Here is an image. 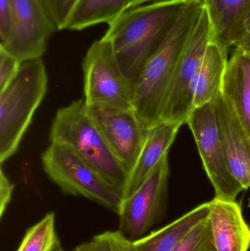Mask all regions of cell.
I'll list each match as a JSON object with an SVG mask.
<instances>
[{
	"instance_id": "ffe728a7",
	"label": "cell",
	"mask_w": 250,
	"mask_h": 251,
	"mask_svg": "<svg viewBox=\"0 0 250 251\" xmlns=\"http://www.w3.org/2000/svg\"><path fill=\"white\" fill-rule=\"evenodd\" d=\"M56 231L55 215L47 213L26 231L16 251H63Z\"/></svg>"
},
{
	"instance_id": "5bb4252c",
	"label": "cell",
	"mask_w": 250,
	"mask_h": 251,
	"mask_svg": "<svg viewBox=\"0 0 250 251\" xmlns=\"http://www.w3.org/2000/svg\"><path fill=\"white\" fill-rule=\"evenodd\" d=\"M182 125L175 122H162L150 128L146 141L129 176L123 192V200L136 191L151 175L174 142Z\"/></svg>"
},
{
	"instance_id": "1f68e13d",
	"label": "cell",
	"mask_w": 250,
	"mask_h": 251,
	"mask_svg": "<svg viewBox=\"0 0 250 251\" xmlns=\"http://www.w3.org/2000/svg\"><path fill=\"white\" fill-rule=\"evenodd\" d=\"M63 251H65L64 250H63Z\"/></svg>"
},
{
	"instance_id": "6da1fadb",
	"label": "cell",
	"mask_w": 250,
	"mask_h": 251,
	"mask_svg": "<svg viewBox=\"0 0 250 251\" xmlns=\"http://www.w3.org/2000/svg\"><path fill=\"white\" fill-rule=\"evenodd\" d=\"M191 0H159L129 9L109 24L110 41L125 76L134 84Z\"/></svg>"
},
{
	"instance_id": "30bf717a",
	"label": "cell",
	"mask_w": 250,
	"mask_h": 251,
	"mask_svg": "<svg viewBox=\"0 0 250 251\" xmlns=\"http://www.w3.org/2000/svg\"><path fill=\"white\" fill-rule=\"evenodd\" d=\"M13 26L7 44L0 46L22 63L41 59L48 40L58 31L44 0H11Z\"/></svg>"
},
{
	"instance_id": "ba28073f",
	"label": "cell",
	"mask_w": 250,
	"mask_h": 251,
	"mask_svg": "<svg viewBox=\"0 0 250 251\" xmlns=\"http://www.w3.org/2000/svg\"><path fill=\"white\" fill-rule=\"evenodd\" d=\"M211 39V23L204 8L179 59L161 122H175L182 125L186 123L193 110L194 84Z\"/></svg>"
},
{
	"instance_id": "9c48e42d",
	"label": "cell",
	"mask_w": 250,
	"mask_h": 251,
	"mask_svg": "<svg viewBox=\"0 0 250 251\" xmlns=\"http://www.w3.org/2000/svg\"><path fill=\"white\" fill-rule=\"evenodd\" d=\"M186 124L193 134L204 169L215 190V197L236 201L245 189L229 169L212 102L194 109Z\"/></svg>"
},
{
	"instance_id": "3957f363",
	"label": "cell",
	"mask_w": 250,
	"mask_h": 251,
	"mask_svg": "<svg viewBox=\"0 0 250 251\" xmlns=\"http://www.w3.org/2000/svg\"><path fill=\"white\" fill-rule=\"evenodd\" d=\"M51 143L70 146L112 184L124 192L129 174L90 114L85 100L57 110L50 128Z\"/></svg>"
},
{
	"instance_id": "cb8c5ba5",
	"label": "cell",
	"mask_w": 250,
	"mask_h": 251,
	"mask_svg": "<svg viewBox=\"0 0 250 251\" xmlns=\"http://www.w3.org/2000/svg\"><path fill=\"white\" fill-rule=\"evenodd\" d=\"M52 15L58 30L66 29L69 16L77 0H44Z\"/></svg>"
},
{
	"instance_id": "52a82bcc",
	"label": "cell",
	"mask_w": 250,
	"mask_h": 251,
	"mask_svg": "<svg viewBox=\"0 0 250 251\" xmlns=\"http://www.w3.org/2000/svg\"><path fill=\"white\" fill-rule=\"evenodd\" d=\"M170 174L168 154L157 165L142 185L123 200L118 213V231L134 242L146 235L165 215Z\"/></svg>"
},
{
	"instance_id": "277c9868",
	"label": "cell",
	"mask_w": 250,
	"mask_h": 251,
	"mask_svg": "<svg viewBox=\"0 0 250 251\" xmlns=\"http://www.w3.org/2000/svg\"><path fill=\"white\" fill-rule=\"evenodd\" d=\"M48 75L41 59L21 65L10 85L0 92V162L17 151L34 113L47 92Z\"/></svg>"
},
{
	"instance_id": "e0dca14e",
	"label": "cell",
	"mask_w": 250,
	"mask_h": 251,
	"mask_svg": "<svg viewBox=\"0 0 250 251\" xmlns=\"http://www.w3.org/2000/svg\"><path fill=\"white\" fill-rule=\"evenodd\" d=\"M222 94L250 137V57L235 50L228 60Z\"/></svg>"
},
{
	"instance_id": "603a6c76",
	"label": "cell",
	"mask_w": 250,
	"mask_h": 251,
	"mask_svg": "<svg viewBox=\"0 0 250 251\" xmlns=\"http://www.w3.org/2000/svg\"><path fill=\"white\" fill-rule=\"evenodd\" d=\"M22 63L16 57L0 48V92L16 77Z\"/></svg>"
},
{
	"instance_id": "83f0119b",
	"label": "cell",
	"mask_w": 250,
	"mask_h": 251,
	"mask_svg": "<svg viewBox=\"0 0 250 251\" xmlns=\"http://www.w3.org/2000/svg\"><path fill=\"white\" fill-rule=\"evenodd\" d=\"M157 1H159V0H130V1H129V5H128L127 10L133 8V7H138V6L143 5L145 3Z\"/></svg>"
},
{
	"instance_id": "4316f807",
	"label": "cell",
	"mask_w": 250,
	"mask_h": 251,
	"mask_svg": "<svg viewBox=\"0 0 250 251\" xmlns=\"http://www.w3.org/2000/svg\"><path fill=\"white\" fill-rule=\"evenodd\" d=\"M235 50L250 57V33H246L234 45Z\"/></svg>"
},
{
	"instance_id": "484cf974",
	"label": "cell",
	"mask_w": 250,
	"mask_h": 251,
	"mask_svg": "<svg viewBox=\"0 0 250 251\" xmlns=\"http://www.w3.org/2000/svg\"><path fill=\"white\" fill-rule=\"evenodd\" d=\"M14 185L3 171L2 167L0 170V216L3 218L7 206L10 204L13 195Z\"/></svg>"
},
{
	"instance_id": "9a60e30c",
	"label": "cell",
	"mask_w": 250,
	"mask_h": 251,
	"mask_svg": "<svg viewBox=\"0 0 250 251\" xmlns=\"http://www.w3.org/2000/svg\"><path fill=\"white\" fill-rule=\"evenodd\" d=\"M211 26V41L228 49L245 35L250 0H201Z\"/></svg>"
},
{
	"instance_id": "44dd1931",
	"label": "cell",
	"mask_w": 250,
	"mask_h": 251,
	"mask_svg": "<svg viewBox=\"0 0 250 251\" xmlns=\"http://www.w3.org/2000/svg\"><path fill=\"white\" fill-rule=\"evenodd\" d=\"M73 251H132V241L119 231H107L79 245Z\"/></svg>"
},
{
	"instance_id": "ac0fdd59",
	"label": "cell",
	"mask_w": 250,
	"mask_h": 251,
	"mask_svg": "<svg viewBox=\"0 0 250 251\" xmlns=\"http://www.w3.org/2000/svg\"><path fill=\"white\" fill-rule=\"evenodd\" d=\"M227 49L211 41L193 86L192 107L198 108L212 102L222 92L227 69Z\"/></svg>"
},
{
	"instance_id": "7a4b0ae2",
	"label": "cell",
	"mask_w": 250,
	"mask_h": 251,
	"mask_svg": "<svg viewBox=\"0 0 250 251\" xmlns=\"http://www.w3.org/2000/svg\"><path fill=\"white\" fill-rule=\"evenodd\" d=\"M201 0H191L133 84V110L148 128L161 123L181 55L203 12Z\"/></svg>"
},
{
	"instance_id": "7402d4cb",
	"label": "cell",
	"mask_w": 250,
	"mask_h": 251,
	"mask_svg": "<svg viewBox=\"0 0 250 251\" xmlns=\"http://www.w3.org/2000/svg\"><path fill=\"white\" fill-rule=\"evenodd\" d=\"M214 247L208 219L195 228L172 251H211Z\"/></svg>"
},
{
	"instance_id": "f546056e",
	"label": "cell",
	"mask_w": 250,
	"mask_h": 251,
	"mask_svg": "<svg viewBox=\"0 0 250 251\" xmlns=\"http://www.w3.org/2000/svg\"><path fill=\"white\" fill-rule=\"evenodd\" d=\"M248 206H249V207L250 208V198L249 199V202H248Z\"/></svg>"
},
{
	"instance_id": "f1b7e54d",
	"label": "cell",
	"mask_w": 250,
	"mask_h": 251,
	"mask_svg": "<svg viewBox=\"0 0 250 251\" xmlns=\"http://www.w3.org/2000/svg\"><path fill=\"white\" fill-rule=\"evenodd\" d=\"M245 34L250 33V11L247 16L246 20L245 22Z\"/></svg>"
},
{
	"instance_id": "d4e9b609",
	"label": "cell",
	"mask_w": 250,
	"mask_h": 251,
	"mask_svg": "<svg viewBox=\"0 0 250 251\" xmlns=\"http://www.w3.org/2000/svg\"><path fill=\"white\" fill-rule=\"evenodd\" d=\"M13 9L11 0H0V46L10 39L13 31Z\"/></svg>"
},
{
	"instance_id": "8992f818",
	"label": "cell",
	"mask_w": 250,
	"mask_h": 251,
	"mask_svg": "<svg viewBox=\"0 0 250 251\" xmlns=\"http://www.w3.org/2000/svg\"><path fill=\"white\" fill-rule=\"evenodd\" d=\"M87 105L133 109V83L125 76L110 41L97 40L83 60Z\"/></svg>"
},
{
	"instance_id": "7c38bea8",
	"label": "cell",
	"mask_w": 250,
	"mask_h": 251,
	"mask_svg": "<svg viewBox=\"0 0 250 251\" xmlns=\"http://www.w3.org/2000/svg\"><path fill=\"white\" fill-rule=\"evenodd\" d=\"M212 104L229 169L246 190L250 187V137L222 92Z\"/></svg>"
},
{
	"instance_id": "8fae6325",
	"label": "cell",
	"mask_w": 250,
	"mask_h": 251,
	"mask_svg": "<svg viewBox=\"0 0 250 251\" xmlns=\"http://www.w3.org/2000/svg\"><path fill=\"white\" fill-rule=\"evenodd\" d=\"M88 107L110 149L129 176L146 141L150 128L139 120L133 109L106 105Z\"/></svg>"
},
{
	"instance_id": "2e32d148",
	"label": "cell",
	"mask_w": 250,
	"mask_h": 251,
	"mask_svg": "<svg viewBox=\"0 0 250 251\" xmlns=\"http://www.w3.org/2000/svg\"><path fill=\"white\" fill-rule=\"evenodd\" d=\"M209 202L202 203L168 225L132 242V251H172L208 219Z\"/></svg>"
},
{
	"instance_id": "5b68a950",
	"label": "cell",
	"mask_w": 250,
	"mask_h": 251,
	"mask_svg": "<svg viewBox=\"0 0 250 251\" xmlns=\"http://www.w3.org/2000/svg\"><path fill=\"white\" fill-rule=\"evenodd\" d=\"M43 168L64 194L83 196L118 215L123 192L70 146L51 143L41 155Z\"/></svg>"
},
{
	"instance_id": "4fadbf2b",
	"label": "cell",
	"mask_w": 250,
	"mask_h": 251,
	"mask_svg": "<svg viewBox=\"0 0 250 251\" xmlns=\"http://www.w3.org/2000/svg\"><path fill=\"white\" fill-rule=\"evenodd\" d=\"M209 203L208 221L216 251H248L250 227L239 203L218 197Z\"/></svg>"
},
{
	"instance_id": "d6986e66",
	"label": "cell",
	"mask_w": 250,
	"mask_h": 251,
	"mask_svg": "<svg viewBox=\"0 0 250 251\" xmlns=\"http://www.w3.org/2000/svg\"><path fill=\"white\" fill-rule=\"evenodd\" d=\"M130 0H77L66 29L81 31L99 25L110 24L127 10Z\"/></svg>"
},
{
	"instance_id": "4dcf8cb0",
	"label": "cell",
	"mask_w": 250,
	"mask_h": 251,
	"mask_svg": "<svg viewBox=\"0 0 250 251\" xmlns=\"http://www.w3.org/2000/svg\"><path fill=\"white\" fill-rule=\"evenodd\" d=\"M211 251H216L215 249H214V246L213 247V249H211Z\"/></svg>"
}]
</instances>
